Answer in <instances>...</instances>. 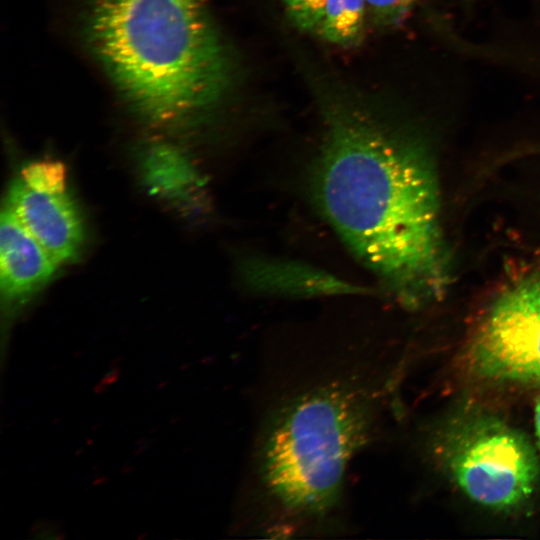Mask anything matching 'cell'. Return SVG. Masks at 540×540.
Segmentation results:
<instances>
[{"mask_svg": "<svg viewBox=\"0 0 540 540\" xmlns=\"http://www.w3.org/2000/svg\"><path fill=\"white\" fill-rule=\"evenodd\" d=\"M321 212L349 251L409 308L449 282L439 190L417 137L349 106H333L313 175Z\"/></svg>", "mask_w": 540, "mask_h": 540, "instance_id": "6da1fadb", "label": "cell"}, {"mask_svg": "<svg viewBox=\"0 0 540 540\" xmlns=\"http://www.w3.org/2000/svg\"><path fill=\"white\" fill-rule=\"evenodd\" d=\"M89 46L144 120L182 125L222 99L231 63L202 0H96Z\"/></svg>", "mask_w": 540, "mask_h": 540, "instance_id": "7a4b0ae2", "label": "cell"}, {"mask_svg": "<svg viewBox=\"0 0 540 540\" xmlns=\"http://www.w3.org/2000/svg\"><path fill=\"white\" fill-rule=\"evenodd\" d=\"M377 398L375 387L335 379L274 410L259 443L257 471L284 516L321 521L337 508L348 465L372 435Z\"/></svg>", "mask_w": 540, "mask_h": 540, "instance_id": "3957f363", "label": "cell"}, {"mask_svg": "<svg viewBox=\"0 0 540 540\" xmlns=\"http://www.w3.org/2000/svg\"><path fill=\"white\" fill-rule=\"evenodd\" d=\"M441 454L458 487L490 508L523 503L539 478V462L530 441L492 416L476 415L456 423L443 439Z\"/></svg>", "mask_w": 540, "mask_h": 540, "instance_id": "277c9868", "label": "cell"}, {"mask_svg": "<svg viewBox=\"0 0 540 540\" xmlns=\"http://www.w3.org/2000/svg\"><path fill=\"white\" fill-rule=\"evenodd\" d=\"M470 358L484 378L540 384V272L497 296L472 340Z\"/></svg>", "mask_w": 540, "mask_h": 540, "instance_id": "5b68a950", "label": "cell"}, {"mask_svg": "<svg viewBox=\"0 0 540 540\" xmlns=\"http://www.w3.org/2000/svg\"><path fill=\"white\" fill-rule=\"evenodd\" d=\"M6 205L58 264L78 257L84 222L78 205L66 192H40L20 178L10 185Z\"/></svg>", "mask_w": 540, "mask_h": 540, "instance_id": "8992f818", "label": "cell"}, {"mask_svg": "<svg viewBox=\"0 0 540 540\" xmlns=\"http://www.w3.org/2000/svg\"><path fill=\"white\" fill-rule=\"evenodd\" d=\"M57 264L5 205L0 218V280L6 301L30 297L50 280Z\"/></svg>", "mask_w": 540, "mask_h": 540, "instance_id": "52a82bcc", "label": "cell"}, {"mask_svg": "<svg viewBox=\"0 0 540 540\" xmlns=\"http://www.w3.org/2000/svg\"><path fill=\"white\" fill-rule=\"evenodd\" d=\"M142 170L150 190L166 197L183 196L201 184L188 158L170 144L150 146L144 154Z\"/></svg>", "mask_w": 540, "mask_h": 540, "instance_id": "ba28073f", "label": "cell"}, {"mask_svg": "<svg viewBox=\"0 0 540 540\" xmlns=\"http://www.w3.org/2000/svg\"><path fill=\"white\" fill-rule=\"evenodd\" d=\"M365 0H327L320 35L342 47L356 45L362 35Z\"/></svg>", "mask_w": 540, "mask_h": 540, "instance_id": "9c48e42d", "label": "cell"}, {"mask_svg": "<svg viewBox=\"0 0 540 540\" xmlns=\"http://www.w3.org/2000/svg\"><path fill=\"white\" fill-rule=\"evenodd\" d=\"M255 276L259 278L258 284L279 288H287L288 290L298 287V291L309 292L306 284L312 292H329L345 289L343 284L338 283L333 278L321 276L320 273L313 272L304 268H293L286 266H267L266 268H257Z\"/></svg>", "mask_w": 540, "mask_h": 540, "instance_id": "30bf717a", "label": "cell"}, {"mask_svg": "<svg viewBox=\"0 0 540 540\" xmlns=\"http://www.w3.org/2000/svg\"><path fill=\"white\" fill-rule=\"evenodd\" d=\"M21 179L30 188L45 193H64L66 171L63 163L53 160H39L26 165Z\"/></svg>", "mask_w": 540, "mask_h": 540, "instance_id": "8fae6325", "label": "cell"}, {"mask_svg": "<svg viewBox=\"0 0 540 540\" xmlns=\"http://www.w3.org/2000/svg\"><path fill=\"white\" fill-rule=\"evenodd\" d=\"M290 19L304 32L320 34L327 0H282Z\"/></svg>", "mask_w": 540, "mask_h": 540, "instance_id": "7c38bea8", "label": "cell"}, {"mask_svg": "<svg viewBox=\"0 0 540 540\" xmlns=\"http://www.w3.org/2000/svg\"><path fill=\"white\" fill-rule=\"evenodd\" d=\"M419 0H365L377 24L394 26L400 23Z\"/></svg>", "mask_w": 540, "mask_h": 540, "instance_id": "4fadbf2b", "label": "cell"}, {"mask_svg": "<svg viewBox=\"0 0 540 540\" xmlns=\"http://www.w3.org/2000/svg\"><path fill=\"white\" fill-rule=\"evenodd\" d=\"M535 427L537 436L540 442V398L537 401L536 409H535Z\"/></svg>", "mask_w": 540, "mask_h": 540, "instance_id": "5bb4252c", "label": "cell"}]
</instances>
